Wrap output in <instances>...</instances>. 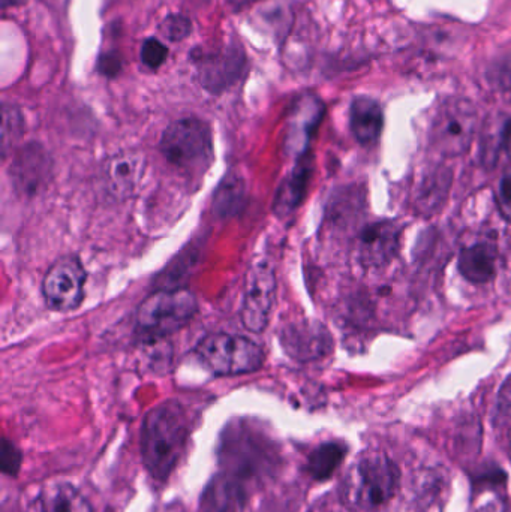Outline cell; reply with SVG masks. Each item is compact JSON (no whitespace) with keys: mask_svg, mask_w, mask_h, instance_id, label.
Instances as JSON below:
<instances>
[{"mask_svg":"<svg viewBox=\"0 0 511 512\" xmlns=\"http://www.w3.org/2000/svg\"><path fill=\"white\" fill-rule=\"evenodd\" d=\"M218 463L221 472L254 489L275 477L282 465V453L264 430L239 421L222 432Z\"/></svg>","mask_w":511,"mask_h":512,"instance_id":"cell-1","label":"cell"},{"mask_svg":"<svg viewBox=\"0 0 511 512\" xmlns=\"http://www.w3.org/2000/svg\"><path fill=\"white\" fill-rule=\"evenodd\" d=\"M188 414L176 400H167L147 412L141 427V457L150 477L167 481L179 465L188 444Z\"/></svg>","mask_w":511,"mask_h":512,"instance_id":"cell-2","label":"cell"},{"mask_svg":"<svg viewBox=\"0 0 511 512\" xmlns=\"http://www.w3.org/2000/svg\"><path fill=\"white\" fill-rule=\"evenodd\" d=\"M401 472L386 454H365L348 472L344 484V498L351 508L360 512H374L395 498Z\"/></svg>","mask_w":511,"mask_h":512,"instance_id":"cell-3","label":"cell"},{"mask_svg":"<svg viewBox=\"0 0 511 512\" xmlns=\"http://www.w3.org/2000/svg\"><path fill=\"white\" fill-rule=\"evenodd\" d=\"M159 150L165 161L180 173L204 176L215 159L212 128L198 117H183L165 129Z\"/></svg>","mask_w":511,"mask_h":512,"instance_id":"cell-4","label":"cell"},{"mask_svg":"<svg viewBox=\"0 0 511 512\" xmlns=\"http://www.w3.org/2000/svg\"><path fill=\"white\" fill-rule=\"evenodd\" d=\"M198 301L189 289L153 292L137 310V333L146 340H159L182 330L194 319Z\"/></svg>","mask_w":511,"mask_h":512,"instance_id":"cell-5","label":"cell"},{"mask_svg":"<svg viewBox=\"0 0 511 512\" xmlns=\"http://www.w3.org/2000/svg\"><path fill=\"white\" fill-rule=\"evenodd\" d=\"M201 363L218 376H239L257 372L264 364V349L243 336L212 333L195 346Z\"/></svg>","mask_w":511,"mask_h":512,"instance_id":"cell-6","label":"cell"},{"mask_svg":"<svg viewBox=\"0 0 511 512\" xmlns=\"http://www.w3.org/2000/svg\"><path fill=\"white\" fill-rule=\"evenodd\" d=\"M477 113L468 99L450 98L441 102L429 126V141L440 155L456 158L464 155L473 143Z\"/></svg>","mask_w":511,"mask_h":512,"instance_id":"cell-7","label":"cell"},{"mask_svg":"<svg viewBox=\"0 0 511 512\" xmlns=\"http://www.w3.org/2000/svg\"><path fill=\"white\" fill-rule=\"evenodd\" d=\"M275 268L266 258L257 259L249 267L243 288L240 319L246 330L263 333L269 325L276 301Z\"/></svg>","mask_w":511,"mask_h":512,"instance_id":"cell-8","label":"cell"},{"mask_svg":"<svg viewBox=\"0 0 511 512\" xmlns=\"http://www.w3.org/2000/svg\"><path fill=\"white\" fill-rule=\"evenodd\" d=\"M191 59L197 66L201 86L213 95L239 83L248 69V57L239 42H230L210 53L197 48L192 51Z\"/></svg>","mask_w":511,"mask_h":512,"instance_id":"cell-9","label":"cell"},{"mask_svg":"<svg viewBox=\"0 0 511 512\" xmlns=\"http://www.w3.org/2000/svg\"><path fill=\"white\" fill-rule=\"evenodd\" d=\"M87 274L77 256H62L48 268L42 279V297L56 312L77 309L84 298Z\"/></svg>","mask_w":511,"mask_h":512,"instance_id":"cell-10","label":"cell"},{"mask_svg":"<svg viewBox=\"0 0 511 512\" xmlns=\"http://www.w3.org/2000/svg\"><path fill=\"white\" fill-rule=\"evenodd\" d=\"M401 243V227L393 221L368 225L360 234L359 261L365 268H383L393 261Z\"/></svg>","mask_w":511,"mask_h":512,"instance_id":"cell-11","label":"cell"},{"mask_svg":"<svg viewBox=\"0 0 511 512\" xmlns=\"http://www.w3.org/2000/svg\"><path fill=\"white\" fill-rule=\"evenodd\" d=\"M281 342L287 354L300 361L318 360L332 351V336L324 325L315 321L288 325Z\"/></svg>","mask_w":511,"mask_h":512,"instance_id":"cell-12","label":"cell"},{"mask_svg":"<svg viewBox=\"0 0 511 512\" xmlns=\"http://www.w3.org/2000/svg\"><path fill=\"white\" fill-rule=\"evenodd\" d=\"M104 173L114 197H134L140 191L146 173V156L138 152L117 153L108 159Z\"/></svg>","mask_w":511,"mask_h":512,"instance_id":"cell-13","label":"cell"},{"mask_svg":"<svg viewBox=\"0 0 511 512\" xmlns=\"http://www.w3.org/2000/svg\"><path fill=\"white\" fill-rule=\"evenodd\" d=\"M324 116V104L314 95L299 99L288 126L287 149L297 156H305L312 137Z\"/></svg>","mask_w":511,"mask_h":512,"instance_id":"cell-14","label":"cell"},{"mask_svg":"<svg viewBox=\"0 0 511 512\" xmlns=\"http://www.w3.org/2000/svg\"><path fill=\"white\" fill-rule=\"evenodd\" d=\"M249 496V487L219 471L204 489L201 512H243L248 505Z\"/></svg>","mask_w":511,"mask_h":512,"instance_id":"cell-15","label":"cell"},{"mask_svg":"<svg viewBox=\"0 0 511 512\" xmlns=\"http://www.w3.org/2000/svg\"><path fill=\"white\" fill-rule=\"evenodd\" d=\"M350 126L362 146H374L384 128L383 108L369 96H357L351 102Z\"/></svg>","mask_w":511,"mask_h":512,"instance_id":"cell-16","label":"cell"},{"mask_svg":"<svg viewBox=\"0 0 511 512\" xmlns=\"http://www.w3.org/2000/svg\"><path fill=\"white\" fill-rule=\"evenodd\" d=\"M459 271L468 282L483 285L497 276L498 251L492 243L479 242L462 249L458 261Z\"/></svg>","mask_w":511,"mask_h":512,"instance_id":"cell-17","label":"cell"},{"mask_svg":"<svg viewBox=\"0 0 511 512\" xmlns=\"http://www.w3.org/2000/svg\"><path fill=\"white\" fill-rule=\"evenodd\" d=\"M312 176L311 159L302 156L296 167L290 171L284 182L279 186L275 198V213L281 218L290 215L299 207L308 191L309 180Z\"/></svg>","mask_w":511,"mask_h":512,"instance_id":"cell-18","label":"cell"},{"mask_svg":"<svg viewBox=\"0 0 511 512\" xmlns=\"http://www.w3.org/2000/svg\"><path fill=\"white\" fill-rule=\"evenodd\" d=\"M452 174L447 168L438 167L428 171L420 180L416 192V210L423 216L434 215L449 195Z\"/></svg>","mask_w":511,"mask_h":512,"instance_id":"cell-19","label":"cell"},{"mask_svg":"<svg viewBox=\"0 0 511 512\" xmlns=\"http://www.w3.org/2000/svg\"><path fill=\"white\" fill-rule=\"evenodd\" d=\"M84 501L77 489L60 483L39 493L33 502L32 512H83Z\"/></svg>","mask_w":511,"mask_h":512,"instance_id":"cell-20","label":"cell"},{"mask_svg":"<svg viewBox=\"0 0 511 512\" xmlns=\"http://www.w3.org/2000/svg\"><path fill=\"white\" fill-rule=\"evenodd\" d=\"M347 456V447L341 442H326L309 454L306 471L314 480L326 481L333 477Z\"/></svg>","mask_w":511,"mask_h":512,"instance_id":"cell-21","label":"cell"},{"mask_svg":"<svg viewBox=\"0 0 511 512\" xmlns=\"http://www.w3.org/2000/svg\"><path fill=\"white\" fill-rule=\"evenodd\" d=\"M168 50L167 45L164 42L159 41L155 36H150L141 45L140 59L146 68L152 69V71H158L165 62H167Z\"/></svg>","mask_w":511,"mask_h":512,"instance_id":"cell-22","label":"cell"},{"mask_svg":"<svg viewBox=\"0 0 511 512\" xmlns=\"http://www.w3.org/2000/svg\"><path fill=\"white\" fill-rule=\"evenodd\" d=\"M159 33L171 42H180L192 33V21L182 14H171L164 18Z\"/></svg>","mask_w":511,"mask_h":512,"instance_id":"cell-23","label":"cell"},{"mask_svg":"<svg viewBox=\"0 0 511 512\" xmlns=\"http://www.w3.org/2000/svg\"><path fill=\"white\" fill-rule=\"evenodd\" d=\"M0 454H2V460H0L2 474L6 477H17L21 469V463H23V454L18 450L17 445L9 439H3L2 453Z\"/></svg>","mask_w":511,"mask_h":512,"instance_id":"cell-24","label":"cell"},{"mask_svg":"<svg viewBox=\"0 0 511 512\" xmlns=\"http://www.w3.org/2000/svg\"><path fill=\"white\" fill-rule=\"evenodd\" d=\"M122 68L123 59L119 51L110 50L99 54L96 71L105 78H116L122 72Z\"/></svg>","mask_w":511,"mask_h":512,"instance_id":"cell-25","label":"cell"},{"mask_svg":"<svg viewBox=\"0 0 511 512\" xmlns=\"http://www.w3.org/2000/svg\"><path fill=\"white\" fill-rule=\"evenodd\" d=\"M497 204L501 215L511 222V165L504 171L498 183Z\"/></svg>","mask_w":511,"mask_h":512,"instance_id":"cell-26","label":"cell"},{"mask_svg":"<svg viewBox=\"0 0 511 512\" xmlns=\"http://www.w3.org/2000/svg\"><path fill=\"white\" fill-rule=\"evenodd\" d=\"M495 418L498 421H507L511 418V376L501 385L495 405Z\"/></svg>","mask_w":511,"mask_h":512,"instance_id":"cell-27","label":"cell"},{"mask_svg":"<svg viewBox=\"0 0 511 512\" xmlns=\"http://www.w3.org/2000/svg\"><path fill=\"white\" fill-rule=\"evenodd\" d=\"M234 9H242L245 6L251 5V3L257 2V0H227Z\"/></svg>","mask_w":511,"mask_h":512,"instance_id":"cell-28","label":"cell"},{"mask_svg":"<svg viewBox=\"0 0 511 512\" xmlns=\"http://www.w3.org/2000/svg\"><path fill=\"white\" fill-rule=\"evenodd\" d=\"M24 0H0V5H2V9L12 8V6H18L23 3Z\"/></svg>","mask_w":511,"mask_h":512,"instance_id":"cell-29","label":"cell"},{"mask_svg":"<svg viewBox=\"0 0 511 512\" xmlns=\"http://www.w3.org/2000/svg\"><path fill=\"white\" fill-rule=\"evenodd\" d=\"M509 450H510V457H511V430L509 435Z\"/></svg>","mask_w":511,"mask_h":512,"instance_id":"cell-30","label":"cell"}]
</instances>
